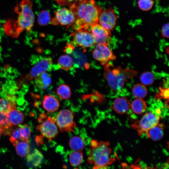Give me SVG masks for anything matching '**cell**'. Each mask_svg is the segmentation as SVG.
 Returning a JSON list of instances; mask_svg holds the SVG:
<instances>
[{
  "mask_svg": "<svg viewBox=\"0 0 169 169\" xmlns=\"http://www.w3.org/2000/svg\"><path fill=\"white\" fill-rule=\"evenodd\" d=\"M75 18L73 28L75 30H89L93 25L98 23L103 10L94 0H78L69 6Z\"/></svg>",
  "mask_w": 169,
  "mask_h": 169,
  "instance_id": "6da1fadb",
  "label": "cell"
},
{
  "mask_svg": "<svg viewBox=\"0 0 169 169\" xmlns=\"http://www.w3.org/2000/svg\"><path fill=\"white\" fill-rule=\"evenodd\" d=\"M33 3L29 0H22L15 8L18 14L17 20L7 21L4 25L6 34L16 38L23 31L29 32L34 23L35 17L32 9Z\"/></svg>",
  "mask_w": 169,
  "mask_h": 169,
  "instance_id": "7a4b0ae2",
  "label": "cell"
},
{
  "mask_svg": "<svg viewBox=\"0 0 169 169\" xmlns=\"http://www.w3.org/2000/svg\"><path fill=\"white\" fill-rule=\"evenodd\" d=\"M109 146V142L91 140L87 158L88 163L95 166H106L113 163L115 159L110 156L111 150Z\"/></svg>",
  "mask_w": 169,
  "mask_h": 169,
  "instance_id": "3957f363",
  "label": "cell"
},
{
  "mask_svg": "<svg viewBox=\"0 0 169 169\" xmlns=\"http://www.w3.org/2000/svg\"><path fill=\"white\" fill-rule=\"evenodd\" d=\"M113 67L109 63L105 65L104 76L112 89L119 91L123 87L127 79L134 76L136 72L129 69L124 70L120 66Z\"/></svg>",
  "mask_w": 169,
  "mask_h": 169,
  "instance_id": "277c9868",
  "label": "cell"
},
{
  "mask_svg": "<svg viewBox=\"0 0 169 169\" xmlns=\"http://www.w3.org/2000/svg\"><path fill=\"white\" fill-rule=\"evenodd\" d=\"M39 123L37 127L43 137L49 140L55 138L59 130L56 122L55 118L47 117L45 114H42L38 119Z\"/></svg>",
  "mask_w": 169,
  "mask_h": 169,
  "instance_id": "5b68a950",
  "label": "cell"
},
{
  "mask_svg": "<svg viewBox=\"0 0 169 169\" xmlns=\"http://www.w3.org/2000/svg\"><path fill=\"white\" fill-rule=\"evenodd\" d=\"M55 120L59 129L62 132H73L76 127L73 113L69 109L60 110L57 114Z\"/></svg>",
  "mask_w": 169,
  "mask_h": 169,
  "instance_id": "8992f818",
  "label": "cell"
},
{
  "mask_svg": "<svg viewBox=\"0 0 169 169\" xmlns=\"http://www.w3.org/2000/svg\"><path fill=\"white\" fill-rule=\"evenodd\" d=\"M53 63L52 58L50 57L44 58L38 61L32 68L29 72L20 80V82L25 83L35 78L40 74L50 70Z\"/></svg>",
  "mask_w": 169,
  "mask_h": 169,
  "instance_id": "52a82bcc",
  "label": "cell"
},
{
  "mask_svg": "<svg viewBox=\"0 0 169 169\" xmlns=\"http://www.w3.org/2000/svg\"><path fill=\"white\" fill-rule=\"evenodd\" d=\"M159 116L151 112L146 113L140 120L131 124V127L136 129L139 135H141L150 128L159 123Z\"/></svg>",
  "mask_w": 169,
  "mask_h": 169,
  "instance_id": "ba28073f",
  "label": "cell"
},
{
  "mask_svg": "<svg viewBox=\"0 0 169 169\" xmlns=\"http://www.w3.org/2000/svg\"><path fill=\"white\" fill-rule=\"evenodd\" d=\"M75 45L83 48L95 45L96 42L90 31L83 29L75 30L71 34Z\"/></svg>",
  "mask_w": 169,
  "mask_h": 169,
  "instance_id": "9c48e42d",
  "label": "cell"
},
{
  "mask_svg": "<svg viewBox=\"0 0 169 169\" xmlns=\"http://www.w3.org/2000/svg\"><path fill=\"white\" fill-rule=\"evenodd\" d=\"M92 55L95 59L103 65L116 58L106 43L97 44L92 51Z\"/></svg>",
  "mask_w": 169,
  "mask_h": 169,
  "instance_id": "30bf717a",
  "label": "cell"
},
{
  "mask_svg": "<svg viewBox=\"0 0 169 169\" xmlns=\"http://www.w3.org/2000/svg\"><path fill=\"white\" fill-rule=\"evenodd\" d=\"M118 17L112 8L103 10L99 19L98 23L106 29L112 30L115 28Z\"/></svg>",
  "mask_w": 169,
  "mask_h": 169,
  "instance_id": "8fae6325",
  "label": "cell"
},
{
  "mask_svg": "<svg viewBox=\"0 0 169 169\" xmlns=\"http://www.w3.org/2000/svg\"><path fill=\"white\" fill-rule=\"evenodd\" d=\"M90 32L97 44H107V42L110 39V31L105 29L99 23L92 26Z\"/></svg>",
  "mask_w": 169,
  "mask_h": 169,
  "instance_id": "7c38bea8",
  "label": "cell"
},
{
  "mask_svg": "<svg viewBox=\"0 0 169 169\" xmlns=\"http://www.w3.org/2000/svg\"><path fill=\"white\" fill-rule=\"evenodd\" d=\"M57 21L62 25L69 26L74 23L75 20L74 14L70 9L63 8L59 9L55 13Z\"/></svg>",
  "mask_w": 169,
  "mask_h": 169,
  "instance_id": "4fadbf2b",
  "label": "cell"
},
{
  "mask_svg": "<svg viewBox=\"0 0 169 169\" xmlns=\"http://www.w3.org/2000/svg\"><path fill=\"white\" fill-rule=\"evenodd\" d=\"M16 98L8 95L4 99H0V117H6L13 110L16 109Z\"/></svg>",
  "mask_w": 169,
  "mask_h": 169,
  "instance_id": "5bb4252c",
  "label": "cell"
},
{
  "mask_svg": "<svg viewBox=\"0 0 169 169\" xmlns=\"http://www.w3.org/2000/svg\"><path fill=\"white\" fill-rule=\"evenodd\" d=\"M43 106L45 110L49 113H53L57 110L60 106L58 99L50 95L44 96Z\"/></svg>",
  "mask_w": 169,
  "mask_h": 169,
  "instance_id": "9a60e30c",
  "label": "cell"
},
{
  "mask_svg": "<svg viewBox=\"0 0 169 169\" xmlns=\"http://www.w3.org/2000/svg\"><path fill=\"white\" fill-rule=\"evenodd\" d=\"M131 107V104L126 97H120L116 98L113 104L114 110L117 113L123 114L126 113Z\"/></svg>",
  "mask_w": 169,
  "mask_h": 169,
  "instance_id": "2e32d148",
  "label": "cell"
},
{
  "mask_svg": "<svg viewBox=\"0 0 169 169\" xmlns=\"http://www.w3.org/2000/svg\"><path fill=\"white\" fill-rule=\"evenodd\" d=\"M42 153L37 149L26 156V161L28 165L32 167H36L40 165L44 160Z\"/></svg>",
  "mask_w": 169,
  "mask_h": 169,
  "instance_id": "e0dca14e",
  "label": "cell"
},
{
  "mask_svg": "<svg viewBox=\"0 0 169 169\" xmlns=\"http://www.w3.org/2000/svg\"><path fill=\"white\" fill-rule=\"evenodd\" d=\"M52 80L50 74L47 72L42 73L35 78L34 82L39 89L44 90L47 88L51 84Z\"/></svg>",
  "mask_w": 169,
  "mask_h": 169,
  "instance_id": "ac0fdd59",
  "label": "cell"
},
{
  "mask_svg": "<svg viewBox=\"0 0 169 169\" xmlns=\"http://www.w3.org/2000/svg\"><path fill=\"white\" fill-rule=\"evenodd\" d=\"M164 125L163 124L158 123L148 130L146 133L148 137L155 141L161 139L163 135Z\"/></svg>",
  "mask_w": 169,
  "mask_h": 169,
  "instance_id": "d6986e66",
  "label": "cell"
},
{
  "mask_svg": "<svg viewBox=\"0 0 169 169\" xmlns=\"http://www.w3.org/2000/svg\"><path fill=\"white\" fill-rule=\"evenodd\" d=\"M24 115L21 111L16 109L12 110L8 114V119L10 125L12 127L22 123L24 119Z\"/></svg>",
  "mask_w": 169,
  "mask_h": 169,
  "instance_id": "ffe728a7",
  "label": "cell"
},
{
  "mask_svg": "<svg viewBox=\"0 0 169 169\" xmlns=\"http://www.w3.org/2000/svg\"><path fill=\"white\" fill-rule=\"evenodd\" d=\"M69 145L70 148L74 151H82L85 146L83 139L78 136H74L69 140Z\"/></svg>",
  "mask_w": 169,
  "mask_h": 169,
  "instance_id": "44dd1931",
  "label": "cell"
},
{
  "mask_svg": "<svg viewBox=\"0 0 169 169\" xmlns=\"http://www.w3.org/2000/svg\"><path fill=\"white\" fill-rule=\"evenodd\" d=\"M28 143L24 141H19L16 143L14 146L18 155L24 157L30 153V146Z\"/></svg>",
  "mask_w": 169,
  "mask_h": 169,
  "instance_id": "7402d4cb",
  "label": "cell"
},
{
  "mask_svg": "<svg viewBox=\"0 0 169 169\" xmlns=\"http://www.w3.org/2000/svg\"><path fill=\"white\" fill-rule=\"evenodd\" d=\"M70 164L73 166H77L80 165L83 160V154L82 151H74L69 156Z\"/></svg>",
  "mask_w": 169,
  "mask_h": 169,
  "instance_id": "603a6c76",
  "label": "cell"
},
{
  "mask_svg": "<svg viewBox=\"0 0 169 169\" xmlns=\"http://www.w3.org/2000/svg\"><path fill=\"white\" fill-rule=\"evenodd\" d=\"M72 59L67 55H61L59 58L58 64L59 67L61 69L68 70L72 67L73 65Z\"/></svg>",
  "mask_w": 169,
  "mask_h": 169,
  "instance_id": "cb8c5ba5",
  "label": "cell"
},
{
  "mask_svg": "<svg viewBox=\"0 0 169 169\" xmlns=\"http://www.w3.org/2000/svg\"><path fill=\"white\" fill-rule=\"evenodd\" d=\"M132 93L135 97L142 99L147 95L148 90L145 85L142 84L138 83L133 86L132 89Z\"/></svg>",
  "mask_w": 169,
  "mask_h": 169,
  "instance_id": "d4e9b609",
  "label": "cell"
},
{
  "mask_svg": "<svg viewBox=\"0 0 169 169\" xmlns=\"http://www.w3.org/2000/svg\"><path fill=\"white\" fill-rule=\"evenodd\" d=\"M146 102L141 98L135 100L131 105L133 111L137 114H141L144 112L146 110Z\"/></svg>",
  "mask_w": 169,
  "mask_h": 169,
  "instance_id": "484cf974",
  "label": "cell"
},
{
  "mask_svg": "<svg viewBox=\"0 0 169 169\" xmlns=\"http://www.w3.org/2000/svg\"><path fill=\"white\" fill-rule=\"evenodd\" d=\"M57 94L61 99L63 100L68 99L71 96V89L67 84H61L57 89Z\"/></svg>",
  "mask_w": 169,
  "mask_h": 169,
  "instance_id": "4316f807",
  "label": "cell"
},
{
  "mask_svg": "<svg viewBox=\"0 0 169 169\" xmlns=\"http://www.w3.org/2000/svg\"><path fill=\"white\" fill-rule=\"evenodd\" d=\"M18 127L20 132L21 141L29 142V138L31 131L30 127L27 124L20 125Z\"/></svg>",
  "mask_w": 169,
  "mask_h": 169,
  "instance_id": "83f0119b",
  "label": "cell"
},
{
  "mask_svg": "<svg viewBox=\"0 0 169 169\" xmlns=\"http://www.w3.org/2000/svg\"><path fill=\"white\" fill-rule=\"evenodd\" d=\"M140 80L142 84L145 85H151L154 80V74L151 72H145L141 75Z\"/></svg>",
  "mask_w": 169,
  "mask_h": 169,
  "instance_id": "f1b7e54d",
  "label": "cell"
},
{
  "mask_svg": "<svg viewBox=\"0 0 169 169\" xmlns=\"http://www.w3.org/2000/svg\"><path fill=\"white\" fill-rule=\"evenodd\" d=\"M50 21V16L47 11L43 10L39 14L38 22V24L41 26H44L49 23Z\"/></svg>",
  "mask_w": 169,
  "mask_h": 169,
  "instance_id": "f546056e",
  "label": "cell"
},
{
  "mask_svg": "<svg viewBox=\"0 0 169 169\" xmlns=\"http://www.w3.org/2000/svg\"><path fill=\"white\" fill-rule=\"evenodd\" d=\"M153 0H138V5L139 8L144 11H148L153 7L154 5Z\"/></svg>",
  "mask_w": 169,
  "mask_h": 169,
  "instance_id": "4dcf8cb0",
  "label": "cell"
},
{
  "mask_svg": "<svg viewBox=\"0 0 169 169\" xmlns=\"http://www.w3.org/2000/svg\"><path fill=\"white\" fill-rule=\"evenodd\" d=\"M169 23H166L162 26L161 30V35L163 38H169Z\"/></svg>",
  "mask_w": 169,
  "mask_h": 169,
  "instance_id": "1f68e13d",
  "label": "cell"
},
{
  "mask_svg": "<svg viewBox=\"0 0 169 169\" xmlns=\"http://www.w3.org/2000/svg\"><path fill=\"white\" fill-rule=\"evenodd\" d=\"M160 91L158 94L159 96L164 99H168L169 89L168 88H160Z\"/></svg>",
  "mask_w": 169,
  "mask_h": 169,
  "instance_id": "d6a6232c",
  "label": "cell"
},
{
  "mask_svg": "<svg viewBox=\"0 0 169 169\" xmlns=\"http://www.w3.org/2000/svg\"><path fill=\"white\" fill-rule=\"evenodd\" d=\"M78 0H56L57 3L59 5L69 6Z\"/></svg>",
  "mask_w": 169,
  "mask_h": 169,
  "instance_id": "836d02e7",
  "label": "cell"
},
{
  "mask_svg": "<svg viewBox=\"0 0 169 169\" xmlns=\"http://www.w3.org/2000/svg\"><path fill=\"white\" fill-rule=\"evenodd\" d=\"M92 169H108L106 166H94Z\"/></svg>",
  "mask_w": 169,
  "mask_h": 169,
  "instance_id": "e575fe53",
  "label": "cell"
},
{
  "mask_svg": "<svg viewBox=\"0 0 169 169\" xmlns=\"http://www.w3.org/2000/svg\"><path fill=\"white\" fill-rule=\"evenodd\" d=\"M3 133V130L2 128L1 127L0 125V138L1 137V136L2 135V134Z\"/></svg>",
  "mask_w": 169,
  "mask_h": 169,
  "instance_id": "d590c367",
  "label": "cell"
},
{
  "mask_svg": "<svg viewBox=\"0 0 169 169\" xmlns=\"http://www.w3.org/2000/svg\"><path fill=\"white\" fill-rule=\"evenodd\" d=\"M144 169H156L154 168H152L150 166H147L145 167Z\"/></svg>",
  "mask_w": 169,
  "mask_h": 169,
  "instance_id": "8d00e7d4",
  "label": "cell"
},
{
  "mask_svg": "<svg viewBox=\"0 0 169 169\" xmlns=\"http://www.w3.org/2000/svg\"><path fill=\"white\" fill-rule=\"evenodd\" d=\"M74 169H82V168H77V167H75Z\"/></svg>",
  "mask_w": 169,
  "mask_h": 169,
  "instance_id": "74e56055",
  "label": "cell"
},
{
  "mask_svg": "<svg viewBox=\"0 0 169 169\" xmlns=\"http://www.w3.org/2000/svg\"></svg>",
  "mask_w": 169,
  "mask_h": 169,
  "instance_id": "f35d334b",
  "label": "cell"
}]
</instances>
